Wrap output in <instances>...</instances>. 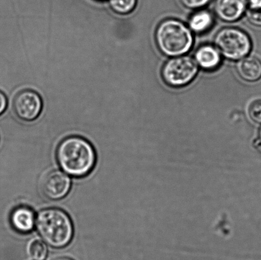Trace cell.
Segmentation results:
<instances>
[{"label": "cell", "mask_w": 261, "mask_h": 260, "mask_svg": "<svg viewBox=\"0 0 261 260\" xmlns=\"http://www.w3.org/2000/svg\"><path fill=\"white\" fill-rule=\"evenodd\" d=\"M56 159L61 169L75 178L88 175L95 166L96 155L92 145L83 137H66L58 145Z\"/></svg>", "instance_id": "6da1fadb"}, {"label": "cell", "mask_w": 261, "mask_h": 260, "mask_svg": "<svg viewBox=\"0 0 261 260\" xmlns=\"http://www.w3.org/2000/svg\"><path fill=\"white\" fill-rule=\"evenodd\" d=\"M36 227L43 240L54 248H63L70 244L73 236V226L70 216L58 208L40 211Z\"/></svg>", "instance_id": "7a4b0ae2"}, {"label": "cell", "mask_w": 261, "mask_h": 260, "mask_svg": "<svg viewBox=\"0 0 261 260\" xmlns=\"http://www.w3.org/2000/svg\"><path fill=\"white\" fill-rule=\"evenodd\" d=\"M155 42L163 54L174 57L188 53L193 47L194 38L191 30L183 22L169 19L158 25Z\"/></svg>", "instance_id": "3957f363"}, {"label": "cell", "mask_w": 261, "mask_h": 260, "mask_svg": "<svg viewBox=\"0 0 261 260\" xmlns=\"http://www.w3.org/2000/svg\"><path fill=\"white\" fill-rule=\"evenodd\" d=\"M215 45L219 52L227 60H241L249 54L252 43L249 36L239 28L226 27L217 33Z\"/></svg>", "instance_id": "277c9868"}, {"label": "cell", "mask_w": 261, "mask_h": 260, "mask_svg": "<svg viewBox=\"0 0 261 260\" xmlns=\"http://www.w3.org/2000/svg\"><path fill=\"white\" fill-rule=\"evenodd\" d=\"M198 66L193 58L188 55L174 57L165 64L162 69L163 80L173 88L188 85L195 78Z\"/></svg>", "instance_id": "5b68a950"}, {"label": "cell", "mask_w": 261, "mask_h": 260, "mask_svg": "<svg viewBox=\"0 0 261 260\" xmlns=\"http://www.w3.org/2000/svg\"><path fill=\"white\" fill-rule=\"evenodd\" d=\"M42 98L37 92L25 89L19 92L13 101V110L18 118L24 121H33L42 109Z\"/></svg>", "instance_id": "8992f818"}, {"label": "cell", "mask_w": 261, "mask_h": 260, "mask_svg": "<svg viewBox=\"0 0 261 260\" xmlns=\"http://www.w3.org/2000/svg\"><path fill=\"white\" fill-rule=\"evenodd\" d=\"M71 180L61 170H53L45 176L42 182L43 195L50 200H60L67 195L71 188Z\"/></svg>", "instance_id": "52a82bcc"}, {"label": "cell", "mask_w": 261, "mask_h": 260, "mask_svg": "<svg viewBox=\"0 0 261 260\" xmlns=\"http://www.w3.org/2000/svg\"><path fill=\"white\" fill-rule=\"evenodd\" d=\"M247 4V0H216L215 12L223 21L235 22L244 14Z\"/></svg>", "instance_id": "ba28073f"}, {"label": "cell", "mask_w": 261, "mask_h": 260, "mask_svg": "<svg viewBox=\"0 0 261 260\" xmlns=\"http://www.w3.org/2000/svg\"><path fill=\"white\" fill-rule=\"evenodd\" d=\"M10 223L17 233L28 234L34 228L36 217L34 211L28 206H20L12 211Z\"/></svg>", "instance_id": "9c48e42d"}, {"label": "cell", "mask_w": 261, "mask_h": 260, "mask_svg": "<svg viewBox=\"0 0 261 260\" xmlns=\"http://www.w3.org/2000/svg\"><path fill=\"white\" fill-rule=\"evenodd\" d=\"M195 61L199 66L206 70L219 67L221 57L219 50L212 45L201 46L195 53Z\"/></svg>", "instance_id": "30bf717a"}, {"label": "cell", "mask_w": 261, "mask_h": 260, "mask_svg": "<svg viewBox=\"0 0 261 260\" xmlns=\"http://www.w3.org/2000/svg\"><path fill=\"white\" fill-rule=\"evenodd\" d=\"M237 71L244 80L254 82L261 78V61L253 56L242 59L238 63Z\"/></svg>", "instance_id": "8fae6325"}, {"label": "cell", "mask_w": 261, "mask_h": 260, "mask_svg": "<svg viewBox=\"0 0 261 260\" xmlns=\"http://www.w3.org/2000/svg\"><path fill=\"white\" fill-rule=\"evenodd\" d=\"M213 23L214 18L211 13L206 10H201L192 15L189 25L193 32L201 33L208 30Z\"/></svg>", "instance_id": "7c38bea8"}, {"label": "cell", "mask_w": 261, "mask_h": 260, "mask_svg": "<svg viewBox=\"0 0 261 260\" xmlns=\"http://www.w3.org/2000/svg\"><path fill=\"white\" fill-rule=\"evenodd\" d=\"M28 253L33 260H44L47 255V248L42 241L35 239L28 246Z\"/></svg>", "instance_id": "4fadbf2b"}, {"label": "cell", "mask_w": 261, "mask_h": 260, "mask_svg": "<svg viewBox=\"0 0 261 260\" xmlns=\"http://www.w3.org/2000/svg\"><path fill=\"white\" fill-rule=\"evenodd\" d=\"M114 12L119 14H127L135 9L137 0H109Z\"/></svg>", "instance_id": "5bb4252c"}, {"label": "cell", "mask_w": 261, "mask_h": 260, "mask_svg": "<svg viewBox=\"0 0 261 260\" xmlns=\"http://www.w3.org/2000/svg\"><path fill=\"white\" fill-rule=\"evenodd\" d=\"M249 114L253 122L257 124H261V99L254 101L250 104Z\"/></svg>", "instance_id": "9a60e30c"}, {"label": "cell", "mask_w": 261, "mask_h": 260, "mask_svg": "<svg viewBox=\"0 0 261 260\" xmlns=\"http://www.w3.org/2000/svg\"><path fill=\"white\" fill-rule=\"evenodd\" d=\"M184 7L190 9H199L206 6L211 0H180Z\"/></svg>", "instance_id": "2e32d148"}, {"label": "cell", "mask_w": 261, "mask_h": 260, "mask_svg": "<svg viewBox=\"0 0 261 260\" xmlns=\"http://www.w3.org/2000/svg\"><path fill=\"white\" fill-rule=\"evenodd\" d=\"M247 17L252 24L261 26V9H250L247 13Z\"/></svg>", "instance_id": "e0dca14e"}, {"label": "cell", "mask_w": 261, "mask_h": 260, "mask_svg": "<svg viewBox=\"0 0 261 260\" xmlns=\"http://www.w3.org/2000/svg\"><path fill=\"white\" fill-rule=\"evenodd\" d=\"M7 106V99L5 94L0 91V114L5 110Z\"/></svg>", "instance_id": "ac0fdd59"}, {"label": "cell", "mask_w": 261, "mask_h": 260, "mask_svg": "<svg viewBox=\"0 0 261 260\" xmlns=\"http://www.w3.org/2000/svg\"><path fill=\"white\" fill-rule=\"evenodd\" d=\"M250 9H261V0H247Z\"/></svg>", "instance_id": "d6986e66"}, {"label": "cell", "mask_w": 261, "mask_h": 260, "mask_svg": "<svg viewBox=\"0 0 261 260\" xmlns=\"http://www.w3.org/2000/svg\"><path fill=\"white\" fill-rule=\"evenodd\" d=\"M55 260H73L70 258H68V257H60V258H58L55 259Z\"/></svg>", "instance_id": "ffe728a7"}, {"label": "cell", "mask_w": 261, "mask_h": 260, "mask_svg": "<svg viewBox=\"0 0 261 260\" xmlns=\"http://www.w3.org/2000/svg\"><path fill=\"white\" fill-rule=\"evenodd\" d=\"M259 145H261V128L259 131Z\"/></svg>", "instance_id": "44dd1931"}]
</instances>
